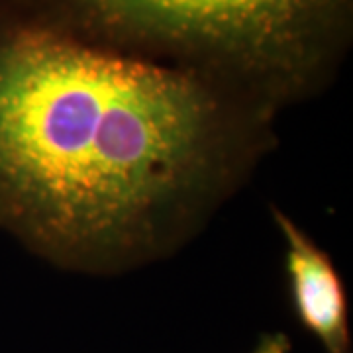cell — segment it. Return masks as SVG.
I'll return each mask as SVG.
<instances>
[{
  "label": "cell",
  "instance_id": "cell-1",
  "mask_svg": "<svg viewBox=\"0 0 353 353\" xmlns=\"http://www.w3.org/2000/svg\"><path fill=\"white\" fill-rule=\"evenodd\" d=\"M196 69L88 43L0 2V226L75 265L157 250L236 159Z\"/></svg>",
  "mask_w": 353,
  "mask_h": 353
},
{
  "label": "cell",
  "instance_id": "cell-2",
  "mask_svg": "<svg viewBox=\"0 0 353 353\" xmlns=\"http://www.w3.org/2000/svg\"><path fill=\"white\" fill-rule=\"evenodd\" d=\"M97 39L139 46L267 92L301 87L350 0H34Z\"/></svg>",
  "mask_w": 353,
  "mask_h": 353
},
{
  "label": "cell",
  "instance_id": "cell-3",
  "mask_svg": "<svg viewBox=\"0 0 353 353\" xmlns=\"http://www.w3.org/2000/svg\"><path fill=\"white\" fill-rule=\"evenodd\" d=\"M273 216L287 241L285 265L299 320L324 345L326 353H350L347 299L328 253L322 252L287 214L273 210Z\"/></svg>",
  "mask_w": 353,
  "mask_h": 353
},
{
  "label": "cell",
  "instance_id": "cell-4",
  "mask_svg": "<svg viewBox=\"0 0 353 353\" xmlns=\"http://www.w3.org/2000/svg\"><path fill=\"white\" fill-rule=\"evenodd\" d=\"M252 353H290V341L285 334L265 336Z\"/></svg>",
  "mask_w": 353,
  "mask_h": 353
}]
</instances>
